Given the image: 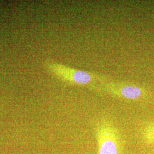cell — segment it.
Instances as JSON below:
<instances>
[{"mask_svg":"<svg viewBox=\"0 0 154 154\" xmlns=\"http://www.w3.org/2000/svg\"><path fill=\"white\" fill-rule=\"evenodd\" d=\"M45 67L50 72L65 84L83 87L97 94H103L105 83L110 78L98 73L77 69L49 60Z\"/></svg>","mask_w":154,"mask_h":154,"instance_id":"cell-1","label":"cell"},{"mask_svg":"<svg viewBox=\"0 0 154 154\" xmlns=\"http://www.w3.org/2000/svg\"><path fill=\"white\" fill-rule=\"evenodd\" d=\"M94 134L97 154H122L124 140L121 132L110 119L101 118L95 122Z\"/></svg>","mask_w":154,"mask_h":154,"instance_id":"cell-2","label":"cell"},{"mask_svg":"<svg viewBox=\"0 0 154 154\" xmlns=\"http://www.w3.org/2000/svg\"><path fill=\"white\" fill-rule=\"evenodd\" d=\"M103 94L110 97L128 100L139 101L147 98L149 93L144 88L136 84L110 80L106 83Z\"/></svg>","mask_w":154,"mask_h":154,"instance_id":"cell-3","label":"cell"},{"mask_svg":"<svg viewBox=\"0 0 154 154\" xmlns=\"http://www.w3.org/2000/svg\"><path fill=\"white\" fill-rule=\"evenodd\" d=\"M140 135L143 143L146 146L154 145V121L147 122L142 127Z\"/></svg>","mask_w":154,"mask_h":154,"instance_id":"cell-4","label":"cell"}]
</instances>
